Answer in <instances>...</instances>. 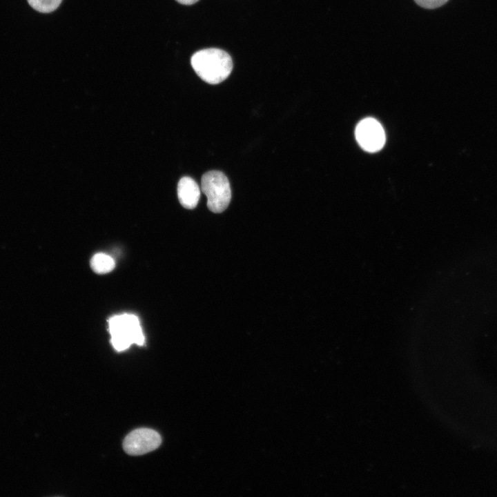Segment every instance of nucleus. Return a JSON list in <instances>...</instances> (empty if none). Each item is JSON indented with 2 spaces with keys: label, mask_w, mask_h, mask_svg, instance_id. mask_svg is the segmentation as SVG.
<instances>
[{
  "label": "nucleus",
  "mask_w": 497,
  "mask_h": 497,
  "mask_svg": "<svg viewBox=\"0 0 497 497\" xmlns=\"http://www.w3.org/2000/svg\"><path fill=\"white\" fill-rule=\"evenodd\" d=\"M201 188L207 197V206L211 211L219 213L228 207L231 191L229 181L222 172L211 170L204 173Z\"/></svg>",
  "instance_id": "obj_3"
},
{
  "label": "nucleus",
  "mask_w": 497,
  "mask_h": 497,
  "mask_svg": "<svg viewBox=\"0 0 497 497\" xmlns=\"http://www.w3.org/2000/svg\"><path fill=\"white\" fill-rule=\"evenodd\" d=\"M175 1H177L178 3H179L181 4L192 5V4L197 2L199 0H175Z\"/></svg>",
  "instance_id": "obj_10"
},
{
  "label": "nucleus",
  "mask_w": 497,
  "mask_h": 497,
  "mask_svg": "<svg viewBox=\"0 0 497 497\" xmlns=\"http://www.w3.org/2000/svg\"><path fill=\"white\" fill-rule=\"evenodd\" d=\"M191 66L197 75L210 84L224 81L233 69L231 56L218 48L200 50L193 55Z\"/></svg>",
  "instance_id": "obj_1"
},
{
  "label": "nucleus",
  "mask_w": 497,
  "mask_h": 497,
  "mask_svg": "<svg viewBox=\"0 0 497 497\" xmlns=\"http://www.w3.org/2000/svg\"><path fill=\"white\" fill-rule=\"evenodd\" d=\"M162 438L156 431L148 428H139L130 432L124 438L123 448L131 456H140L156 449Z\"/></svg>",
  "instance_id": "obj_4"
},
{
  "label": "nucleus",
  "mask_w": 497,
  "mask_h": 497,
  "mask_svg": "<svg viewBox=\"0 0 497 497\" xmlns=\"http://www.w3.org/2000/svg\"><path fill=\"white\" fill-rule=\"evenodd\" d=\"M421 7L427 9H434L446 3L448 0H414Z\"/></svg>",
  "instance_id": "obj_9"
},
{
  "label": "nucleus",
  "mask_w": 497,
  "mask_h": 497,
  "mask_svg": "<svg viewBox=\"0 0 497 497\" xmlns=\"http://www.w3.org/2000/svg\"><path fill=\"white\" fill-rule=\"evenodd\" d=\"M62 0H28L29 5L35 10L48 13L55 10Z\"/></svg>",
  "instance_id": "obj_8"
},
{
  "label": "nucleus",
  "mask_w": 497,
  "mask_h": 497,
  "mask_svg": "<svg viewBox=\"0 0 497 497\" xmlns=\"http://www.w3.org/2000/svg\"><path fill=\"white\" fill-rule=\"evenodd\" d=\"M177 196L181 205L185 208H195L200 197L198 184L190 177L181 178L177 185Z\"/></svg>",
  "instance_id": "obj_6"
},
{
  "label": "nucleus",
  "mask_w": 497,
  "mask_h": 497,
  "mask_svg": "<svg viewBox=\"0 0 497 497\" xmlns=\"http://www.w3.org/2000/svg\"><path fill=\"white\" fill-rule=\"evenodd\" d=\"M110 342L117 351H124L133 344L144 345V335L138 318L129 313L115 315L108 320Z\"/></svg>",
  "instance_id": "obj_2"
},
{
  "label": "nucleus",
  "mask_w": 497,
  "mask_h": 497,
  "mask_svg": "<svg viewBox=\"0 0 497 497\" xmlns=\"http://www.w3.org/2000/svg\"><path fill=\"white\" fill-rule=\"evenodd\" d=\"M355 137L359 145L366 151L380 150L385 143V134L381 124L375 119L367 117L361 120L355 128Z\"/></svg>",
  "instance_id": "obj_5"
},
{
  "label": "nucleus",
  "mask_w": 497,
  "mask_h": 497,
  "mask_svg": "<svg viewBox=\"0 0 497 497\" xmlns=\"http://www.w3.org/2000/svg\"><path fill=\"white\" fill-rule=\"evenodd\" d=\"M90 266L94 272L104 274L114 269L115 262L110 255L103 253H98L91 258Z\"/></svg>",
  "instance_id": "obj_7"
}]
</instances>
